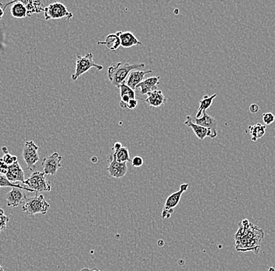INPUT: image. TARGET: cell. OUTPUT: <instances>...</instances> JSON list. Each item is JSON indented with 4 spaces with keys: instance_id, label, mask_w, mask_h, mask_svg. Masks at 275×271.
<instances>
[{
    "instance_id": "1",
    "label": "cell",
    "mask_w": 275,
    "mask_h": 271,
    "mask_svg": "<svg viewBox=\"0 0 275 271\" xmlns=\"http://www.w3.org/2000/svg\"><path fill=\"white\" fill-rule=\"evenodd\" d=\"M264 237V230L249 220L243 219L238 225V230L234 234L235 249L238 252L251 251L258 255Z\"/></svg>"
},
{
    "instance_id": "2",
    "label": "cell",
    "mask_w": 275,
    "mask_h": 271,
    "mask_svg": "<svg viewBox=\"0 0 275 271\" xmlns=\"http://www.w3.org/2000/svg\"><path fill=\"white\" fill-rule=\"evenodd\" d=\"M144 64H131L128 63L118 62L112 64L108 68V78L113 86L118 88L125 83L128 75L132 70L145 68Z\"/></svg>"
},
{
    "instance_id": "3",
    "label": "cell",
    "mask_w": 275,
    "mask_h": 271,
    "mask_svg": "<svg viewBox=\"0 0 275 271\" xmlns=\"http://www.w3.org/2000/svg\"><path fill=\"white\" fill-rule=\"evenodd\" d=\"M49 208L50 205L43 195H35L34 197L27 198L25 204L22 208V211L29 215H35L37 213L46 215Z\"/></svg>"
},
{
    "instance_id": "4",
    "label": "cell",
    "mask_w": 275,
    "mask_h": 271,
    "mask_svg": "<svg viewBox=\"0 0 275 271\" xmlns=\"http://www.w3.org/2000/svg\"><path fill=\"white\" fill-rule=\"evenodd\" d=\"M92 68H95L96 70H102L103 69V67L94 62L93 54L91 52H89L85 56L78 55L77 60H76L75 73L72 74V80L74 82L82 74L89 71Z\"/></svg>"
},
{
    "instance_id": "5",
    "label": "cell",
    "mask_w": 275,
    "mask_h": 271,
    "mask_svg": "<svg viewBox=\"0 0 275 271\" xmlns=\"http://www.w3.org/2000/svg\"><path fill=\"white\" fill-rule=\"evenodd\" d=\"M44 172L35 171L31 174L29 179H27L23 184L27 186V188L33 190L36 195L42 192H50L51 184L46 179Z\"/></svg>"
},
{
    "instance_id": "6",
    "label": "cell",
    "mask_w": 275,
    "mask_h": 271,
    "mask_svg": "<svg viewBox=\"0 0 275 271\" xmlns=\"http://www.w3.org/2000/svg\"><path fill=\"white\" fill-rule=\"evenodd\" d=\"M188 184H183L178 192H174L167 197L161 213L162 219H169L171 217L177 205L180 203L183 193L188 190Z\"/></svg>"
},
{
    "instance_id": "7",
    "label": "cell",
    "mask_w": 275,
    "mask_h": 271,
    "mask_svg": "<svg viewBox=\"0 0 275 271\" xmlns=\"http://www.w3.org/2000/svg\"><path fill=\"white\" fill-rule=\"evenodd\" d=\"M44 14L46 21L61 18H67L68 21H70L74 17V14L71 12L68 11L65 5L58 2H53L49 4L48 6H46Z\"/></svg>"
},
{
    "instance_id": "8",
    "label": "cell",
    "mask_w": 275,
    "mask_h": 271,
    "mask_svg": "<svg viewBox=\"0 0 275 271\" xmlns=\"http://www.w3.org/2000/svg\"><path fill=\"white\" fill-rule=\"evenodd\" d=\"M39 146L33 141H26L24 144L23 158L29 171H33L35 169V165L39 162Z\"/></svg>"
},
{
    "instance_id": "9",
    "label": "cell",
    "mask_w": 275,
    "mask_h": 271,
    "mask_svg": "<svg viewBox=\"0 0 275 271\" xmlns=\"http://www.w3.org/2000/svg\"><path fill=\"white\" fill-rule=\"evenodd\" d=\"M62 159V157H60L58 153H53L52 155L46 157L42 163L46 175H56L59 169L62 167L60 163Z\"/></svg>"
},
{
    "instance_id": "10",
    "label": "cell",
    "mask_w": 275,
    "mask_h": 271,
    "mask_svg": "<svg viewBox=\"0 0 275 271\" xmlns=\"http://www.w3.org/2000/svg\"><path fill=\"white\" fill-rule=\"evenodd\" d=\"M184 124L189 128H192L194 133L196 135V137L200 140H204L205 137H209L211 138H214L217 137V133H214L211 130H209L208 128H204V127L200 126L198 124H195L192 121V116H187L186 120L184 121Z\"/></svg>"
},
{
    "instance_id": "11",
    "label": "cell",
    "mask_w": 275,
    "mask_h": 271,
    "mask_svg": "<svg viewBox=\"0 0 275 271\" xmlns=\"http://www.w3.org/2000/svg\"><path fill=\"white\" fill-rule=\"evenodd\" d=\"M27 196L21 188H12L6 195V203L9 207H17L18 205L27 201Z\"/></svg>"
},
{
    "instance_id": "12",
    "label": "cell",
    "mask_w": 275,
    "mask_h": 271,
    "mask_svg": "<svg viewBox=\"0 0 275 271\" xmlns=\"http://www.w3.org/2000/svg\"><path fill=\"white\" fill-rule=\"evenodd\" d=\"M110 164L107 167L109 174L115 179H121L125 176L128 172V166L127 163H119L111 157H109Z\"/></svg>"
},
{
    "instance_id": "13",
    "label": "cell",
    "mask_w": 275,
    "mask_h": 271,
    "mask_svg": "<svg viewBox=\"0 0 275 271\" xmlns=\"http://www.w3.org/2000/svg\"><path fill=\"white\" fill-rule=\"evenodd\" d=\"M160 79V76H154L145 79L136 87V90H139L141 95H148L149 93L158 90Z\"/></svg>"
},
{
    "instance_id": "14",
    "label": "cell",
    "mask_w": 275,
    "mask_h": 271,
    "mask_svg": "<svg viewBox=\"0 0 275 271\" xmlns=\"http://www.w3.org/2000/svg\"><path fill=\"white\" fill-rule=\"evenodd\" d=\"M6 177L8 180L11 181L12 183L19 181L23 184L25 181L24 172H23V169L21 167V165L18 163V161L8 167V171L6 173Z\"/></svg>"
},
{
    "instance_id": "15",
    "label": "cell",
    "mask_w": 275,
    "mask_h": 271,
    "mask_svg": "<svg viewBox=\"0 0 275 271\" xmlns=\"http://www.w3.org/2000/svg\"><path fill=\"white\" fill-rule=\"evenodd\" d=\"M152 72H153L152 70H147V71H142V70H132L128 75L125 84L128 87L131 88L132 90L135 91L136 90V87L145 80L144 79L145 76L149 74V73H152Z\"/></svg>"
},
{
    "instance_id": "16",
    "label": "cell",
    "mask_w": 275,
    "mask_h": 271,
    "mask_svg": "<svg viewBox=\"0 0 275 271\" xmlns=\"http://www.w3.org/2000/svg\"><path fill=\"white\" fill-rule=\"evenodd\" d=\"M167 100V98L165 97L163 91L161 90H156V91L148 94V97L145 102L147 103L149 107L157 108V107H160L166 104Z\"/></svg>"
},
{
    "instance_id": "17",
    "label": "cell",
    "mask_w": 275,
    "mask_h": 271,
    "mask_svg": "<svg viewBox=\"0 0 275 271\" xmlns=\"http://www.w3.org/2000/svg\"><path fill=\"white\" fill-rule=\"evenodd\" d=\"M192 121L195 124L200 125V126L204 127V128H208L209 130L214 133H217V121L216 119L213 118L212 116H209L206 113V112L203 113L201 117L196 118V117H192Z\"/></svg>"
},
{
    "instance_id": "18",
    "label": "cell",
    "mask_w": 275,
    "mask_h": 271,
    "mask_svg": "<svg viewBox=\"0 0 275 271\" xmlns=\"http://www.w3.org/2000/svg\"><path fill=\"white\" fill-rule=\"evenodd\" d=\"M116 33L120 38V45L124 48H130L134 45H141V42L138 40L134 34L132 33L131 31H117Z\"/></svg>"
},
{
    "instance_id": "19",
    "label": "cell",
    "mask_w": 275,
    "mask_h": 271,
    "mask_svg": "<svg viewBox=\"0 0 275 271\" xmlns=\"http://www.w3.org/2000/svg\"><path fill=\"white\" fill-rule=\"evenodd\" d=\"M11 4H13V6L10 8V14L14 18L22 19V18H25L27 17V9H26L25 6L22 3V1H15V2L13 1V2H8V3L5 4L4 9L6 10V8Z\"/></svg>"
},
{
    "instance_id": "20",
    "label": "cell",
    "mask_w": 275,
    "mask_h": 271,
    "mask_svg": "<svg viewBox=\"0 0 275 271\" xmlns=\"http://www.w3.org/2000/svg\"><path fill=\"white\" fill-rule=\"evenodd\" d=\"M27 9V17H31L34 14H40L45 10V5L40 0H25L22 1Z\"/></svg>"
},
{
    "instance_id": "21",
    "label": "cell",
    "mask_w": 275,
    "mask_h": 271,
    "mask_svg": "<svg viewBox=\"0 0 275 271\" xmlns=\"http://www.w3.org/2000/svg\"><path fill=\"white\" fill-rule=\"evenodd\" d=\"M98 45H106L111 51L117 50L121 46L120 38L116 33L107 35L105 41L98 42Z\"/></svg>"
},
{
    "instance_id": "22",
    "label": "cell",
    "mask_w": 275,
    "mask_h": 271,
    "mask_svg": "<svg viewBox=\"0 0 275 271\" xmlns=\"http://www.w3.org/2000/svg\"><path fill=\"white\" fill-rule=\"evenodd\" d=\"M266 128L265 125L258 123L255 125H250L249 126L248 129L250 130V136H251V140L252 141H256L259 138L264 137L265 135Z\"/></svg>"
},
{
    "instance_id": "23",
    "label": "cell",
    "mask_w": 275,
    "mask_h": 271,
    "mask_svg": "<svg viewBox=\"0 0 275 271\" xmlns=\"http://www.w3.org/2000/svg\"><path fill=\"white\" fill-rule=\"evenodd\" d=\"M217 96V94H213L211 96H208L207 95H205L204 98L200 100V107L198 109L197 114H196V118H200L203 115V113L206 112L207 109L211 107L212 103H213V99H215Z\"/></svg>"
},
{
    "instance_id": "24",
    "label": "cell",
    "mask_w": 275,
    "mask_h": 271,
    "mask_svg": "<svg viewBox=\"0 0 275 271\" xmlns=\"http://www.w3.org/2000/svg\"><path fill=\"white\" fill-rule=\"evenodd\" d=\"M115 160L117 161L119 163H127L130 160V154L128 148L123 146L121 149L117 151L113 152L111 155L109 156Z\"/></svg>"
},
{
    "instance_id": "25",
    "label": "cell",
    "mask_w": 275,
    "mask_h": 271,
    "mask_svg": "<svg viewBox=\"0 0 275 271\" xmlns=\"http://www.w3.org/2000/svg\"><path fill=\"white\" fill-rule=\"evenodd\" d=\"M4 187L21 188V189L25 190L27 192H35L33 190H31V188H27L25 186L19 185V184H15L14 183H12L11 181L8 180L6 175H3V174H0V188H4Z\"/></svg>"
},
{
    "instance_id": "26",
    "label": "cell",
    "mask_w": 275,
    "mask_h": 271,
    "mask_svg": "<svg viewBox=\"0 0 275 271\" xmlns=\"http://www.w3.org/2000/svg\"><path fill=\"white\" fill-rule=\"evenodd\" d=\"M2 152H3V157L1 158V159H2L6 165L10 166V165L14 164L16 162H18V157H16V156L11 155V154L8 152L7 148H6V146H2Z\"/></svg>"
},
{
    "instance_id": "27",
    "label": "cell",
    "mask_w": 275,
    "mask_h": 271,
    "mask_svg": "<svg viewBox=\"0 0 275 271\" xmlns=\"http://www.w3.org/2000/svg\"><path fill=\"white\" fill-rule=\"evenodd\" d=\"M118 88L120 89V97L128 96L131 99H136V92L134 90L128 87L126 84L123 83Z\"/></svg>"
},
{
    "instance_id": "28",
    "label": "cell",
    "mask_w": 275,
    "mask_h": 271,
    "mask_svg": "<svg viewBox=\"0 0 275 271\" xmlns=\"http://www.w3.org/2000/svg\"><path fill=\"white\" fill-rule=\"evenodd\" d=\"M9 221H10V219L7 216L5 215L3 209H0V232L2 230H6Z\"/></svg>"
},
{
    "instance_id": "29",
    "label": "cell",
    "mask_w": 275,
    "mask_h": 271,
    "mask_svg": "<svg viewBox=\"0 0 275 271\" xmlns=\"http://www.w3.org/2000/svg\"><path fill=\"white\" fill-rule=\"evenodd\" d=\"M263 120L266 125H270L275 122V116L272 113H265L263 115Z\"/></svg>"
},
{
    "instance_id": "30",
    "label": "cell",
    "mask_w": 275,
    "mask_h": 271,
    "mask_svg": "<svg viewBox=\"0 0 275 271\" xmlns=\"http://www.w3.org/2000/svg\"><path fill=\"white\" fill-rule=\"evenodd\" d=\"M132 166L134 167H140L143 165V159L141 157H135L132 160Z\"/></svg>"
},
{
    "instance_id": "31",
    "label": "cell",
    "mask_w": 275,
    "mask_h": 271,
    "mask_svg": "<svg viewBox=\"0 0 275 271\" xmlns=\"http://www.w3.org/2000/svg\"><path fill=\"white\" fill-rule=\"evenodd\" d=\"M138 101L136 99H131L129 101V103L127 105V109L132 111V110H135L138 107Z\"/></svg>"
},
{
    "instance_id": "32",
    "label": "cell",
    "mask_w": 275,
    "mask_h": 271,
    "mask_svg": "<svg viewBox=\"0 0 275 271\" xmlns=\"http://www.w3.org/2000/svg\"><path fill=\"white\" fill-rule=\"evenodd\" d=\"M8 165L4 163L2 159H0V174H3L6 175L8 171Z\"/></svg>"
},
{
    "instance_id": "33",
    "label": "cell",
    "mask_w": 275,
    "mask_h": 271,
    "mask_svg": "<svg viewBox=\"0 0 275 271\" xmlns=\"http://www.w3.org/2000/svg\"><path fill=\"white\" fill-rule=\"evenodd\" d=\"M259 111H260V107H259V106H258L257 104L253 103V104L250 105V112L252 113H257Z\"/></svg>"
},
{
    "instance_id": "34",
    "label": "cell",
    "mask_w": 275,
    "mask_h": 271,
    "mask_svg": "<svg viewBox=\"0 0 275 271\" xmlns=\"http://www.w3.org/2000/svg\"><path fill=\"white\" fill-rule=\"evenodd\" d=\"M123 147L122 144L120 142H115L114 147L112 148L113 152L117 151Z\"/></svg>"
},
{
    "instance_id": "35",
    "label": "cell",
    "mask_w": 275,
    "mask_h": 271,
    "mask_svg": "<svg viewBox=\"0 0 275 271\" xmlns=\"http://www.w3.org/2000/svg\"><path fill=\"white\" fill-rule=\"evenodd\" d=\"M4 6H5V5H4V4H2V2H0V21H1L2 17H3L4 12H5Z\"/></svg>"
},
{
    "instance_id": "36",
    "label": "cell",
    "mask_w": 275,
    "mask_h": 271,
    "mask_svg": "<svg viewBox=\"0 0 275 271\" xmlns=\"http://www.w3.org/2000/svg\"><path fill=\"white\" fill-rule=\"evenodd\" d=\"M91 161L93 163H97V161H98V159H97L96 157H92Z\"/></svg>"
},
{
    "instance_id": "37",
    "label": "cell",
    "mask_w": 275,
    "mask_h": 271,
    "mask_svg": "<svg viewBox=\"0 0 275 271\" xmlns=\"http://www.w3.org/2000/svg\"><path fill=\"white\" fill-rule=\"evenodd\" d=\"M268 271H275V268H270Z\"/></svg>"
},
{
    "instance_id": "38",
    "label": "cell",
    "mask_w": 275,
    "mask_h": 271,
    "mask_svg": "<svg viewBox=\"0 0 275 271\" xmlns=\"http://www.w3.org/2000/svg\"><path fill=\"white\" fill-rule=\"evenodd\" d=\"M0 271H4L3 268H2V266L0 265Z\"/></svg>"
},
{
    "instance_id": "39",
    "label": "cell",
    "mask_w": 275,
    "mask_h": 271,
    "mask_svg": "<svg viewBox=\"0 0 275 271\" xmlns=\"http://www.w3.org/2000/svg\"><path fill=\"white\" fill-rule=\"evenodd\" d=\"M92 271H99V270H97V269H93Z\"/></svg>"
}]
</instances>
